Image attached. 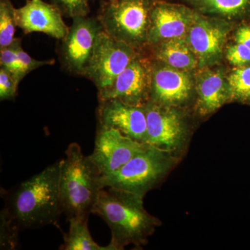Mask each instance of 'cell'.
I'll use <instances>...</instances> for the list:
<instances>
[{
    "label": "cell",
    "mask_w": 250,
    "mask_h": 250,
    "mask_svg": "<svg viewBox=\"0 0 250 250\" xmlns=\"http://www.w3.org/2000/svg\"><path fill=\"white\" fill-rule=\"evenodd\" d=\"M60 161L22 182L12 192L6 208L20 229L54 225L62 214Z\"/></svg>",
    "instance_id": "cell-1"
},
{
    "label": "cell",
    "mask_w": 250,
    "mask_h": 250,
    "mask_svg": "<svg viewBox=\"0 0 250 250\" xmlns=\"http://www.w3.org/2000/svg\"><path fill=\"white\" fill-rule=\"evenodd\" d=\"M102 189L92 213L103 218L111 231L110 245L114 250L129 244H145L159 220L146 211L143 197L113 187Z\"/></svg>",
    "instance_id": "cell-2"
},
{
    "label": "cell",
    "mask_w": 250,
    "mask_h": 250,
    "mask_svg": "<svg viewBox=\"0 0 250 250\" xmlns=\"http://www.w3.org/2000/svg\"><path fill=\"white\" fill-rule=\"evenodd\" d=\"M60 161V194L62 213L67 220L88 218L104 187L97 166L82 153L80 145L72 143Z\"/></svg>",
    "instance_id": "cell-3"
},
{
    "label": "cell",
    "mask_w": 250,
    "mask_h": 250,
    "mask_svg": "<svg viewBox=\"0 0 250 250\" xmlns=\"http://www.w3.org/2000/svg\"><path fill=\"white\" fill-rule=\"evenodd\" d=\"M159 0H115L104 5L98 16L103 30L136 49L148 45L153 6Z\"/></svg>",
    "instance_id": "cell-4"
},
{
    "label": "cell",
    "mask_w": 250,
    "mask_h": 250,
    "mask_svg": "<svg viewBox=\"0 0 250 250\" xmlns=\"http://www.w3.org/2000/svg\"><path fill=\"white\" fill-rule=\"evenodd\" d=\"M169 152L148 146L119 170L102 177L104 187L116 188L143 197L170 169Z\"/></svg>",
    "instance_id": "cell-5"
},
{
    "label": "cell",
    "mask_w": 250,
    "mask_h": 250,
    "mask_svg": "<svg viewBox=\"0 0 250 250\" xmlns=\"http://www.w3.org/2000/svg\"><path fill=\"white\" fill-rule=\"evenodd\" d=\"M139 53L127 44L103 31L84 77L92 81L98 92L106 89Z\"/></svg>",
    "instance_id": "cell-6"
},
{
    "label": "cell",
    "mask_w": 250,
    "mask_h": 250,
    "mask_svg": "<svg viewBox=\"0 0 250 250\" xmlns=\"http://www.w3.org/2000/svg\"><path fill=\"white\" fill-rule=\"evenodd\" d=\"M103 31L98 18L77 16L72 18L67 36L62 41L60 57L64 68L84 77L99 36Z\"/></svg>",
    "instance_id": "cell-7"
},
{
    "label": "cell",
    "mask_w": 250,
    "mask_h": 250,
    "mask_svg": "<svg viewBox=\"0 0 250 250\" xmlns=\"http://www.w3.org/2000/svg\"><path fill=\"white\" fill-rule=\"evenodd\" d=\"M232 25L223 18H211L197 12L186 36L198 61V67L215 65L223 57L224 45Z\"/></svg>",
    "instance_id": "cell-8"
},
{
    "label": "cell",
    "mask_w": 250,
    "mask_h": 250,
    "mask_svg": "<svg viewBox=\"0 0 250 250\" xmlns=\"http://www.w3.org/2000/svg\"><path fill=\"white\" fill-rule=\"evenodd\" d=\"M148 146L113 128L98 126L95 148L89 156L104 177L119 170Z\"/></svg>",
    "instance_id": "cell-9"
},
{
    "label": "cell",
    "mask_w": 250,
    "mask_h": 250,
    "mask_svg": "<svg viewBox=\"0 0 250 250\" xmlns=\"http://www.w3.org/2000/svg\"><path fill=\"white\" fill-rule=\"evenodd\" d=\"M151 64L138 54L106 89L98 92L99 102L118 99L123 103L144 106L150 95Z\"/></svg>",
    "instance_id": "cell-10"
},
{
    "label": "cell",
    "mask_w": 250,
    "mask_h": 250,
    "mask_svg": "<svg viewBox=\"0 0 250 250\" xmlns=\"http://www.w3.org/2000/svg\"><path fill=\"white\" fill-rule=\"evenodd\" d=\"M197 14L186 5L157 1L151 11L148 45L186 38Z\"/></svg>",
    "instance_id": "cell-11"
},
{
    "label": "cell",
    "mask_w": 250,
    "mask_h": 250,
    "mask_svg": "<svg viewBox=\"0 0 250 250\" xmlns=\"http://www.w3.org/2000/svg\"><path fill=\"white\" fill-rule=\"evenodd\" d=\"M149 146L170 152L183 142L186 129L178 112L165 105L149 102L144 106Z\"/></svg>",
    "instance_id": "cell-12"
},
{
    "label": "cell",
    "mask_w": 250,
    "mask_h": 250,
    "mask_svg": "<svg viewBox=\"0 0 250 250\" xmlns=\"http://www.w3.org/2000/svg\"><path fill=\"white\" fill-rule=\"evenodd\" d=\"M99 104L98 126L113 128L138 142L146 143L147 119L144 106H134L118 99Z\"/></svg>",
    "instance_id": "cell-13"
},
{
    "label": "cell",
    "mask_w": 250,
    "mask_h": 250,
    "mask_svg": "<svg viewBox=\"0 0 250 250\" xmlns=\"http://www.w3.org/2000/svg\"><path fill=\"white\" fill-rule=\"evenodd\" d=\"M15 15L17 27L25 34L43 33L62 41L68 32L69 27L64 22L62 13L52 3L29 0L22 7L16 9Z\"/></svg>",
    "instance_id": "cell-14"
},
{
    "label": "cell",
    "mask_w": 250,
    "mask_h": 250,
    "mask_svg": "<svg viewBox=\"0 0 250 250\" xmlns=\"http://www.w3.org/2000/svg\"><path fill=\"white\" fill-rule=\"evenodd\" d=\"M149 101L172 106L187 101L191 93L192 82L188 71L166 65H151Z\"/></svg>",
    "instance_id": "cell-15"
},
{
    "label": "cell",
    "mask_w": 250,
    "mask_h": 250,
    "mask_svg": "<svg viewBox=\"0 0 250 250\" xmlns=\"http://www.w3.org/2000/svg\"><path fill=\"white\" fill-rule=\"evenodd\" d=\"M197 108L202 116L210 114L230 98L228 80L221 70L205 69L196 77Z\"/></svg>",
    "instance_id": "cell-16"
},
{
    "label": "cell",
    "mask_w": 250,
    "mask_h": 250,
    "mask_svg": "<svg viewBox=\"0 0 250 250\" xmlns=\"http://www.w3.org/2000/svg\"><path fill=\"white\" fill-rule=\"evenodd\" d=\"M153 46H155L154 55L158 62L188 72L198 67L196 56L186 38L164 41Z\"/></svg>",
    "instance_id": "cell-17"
},
{
    "label": "cell",
    "mask_w": 250,
    "mask_h": 250,
    "mask_svg": "<svg viewBox=\"0 0 250 250\" xmlns=\"http://www.w3.org/2000/svg\"><path fill=\"white\" fill-rule=\"evenodd\" d=\"M200 14L232 19L250 14V0H181Z\"/></svg>",
    "instance_id": "cell-18"
},
{
    "label": "cell",
    "mask_w": 250,
    "mask_h": 250,
    "mask_svg": "<svg viewBox=\"0 0 250 250\" xmlns=\"http://www.w3.org/2000/svg\"><path fill=\"white\" fill-rule=\"evenodd\" d=\"M88 218H73L69 220L70 229L64 233V243L59 250H114L111 245L100 246L95 243L88 228Z\"/></svg>",
    "instance_id": "cell-19"
},
{
    "label": "cell",
    "mask_w": 250,
    "mask_h": 250,
    "mask_svg": "<svg viewBox=\"0 0 250 250\" xmlns=\"http://www.w3.org/2000/svg\"><path fill=\"white\" fill-rule=\"evenodd\" d=\"M16 9L10 0H0V49L14 42L16 23Z\"/></svg>",
    "instance_id": "cell-20"
},
{
    "label": "cell",
    "mask_w": 250,
    "mask_h": 250,
    "mask_svg": "<svg viewBox=\"0 0 250 250\" xmlns=\"http://www.w3.org/2000/svg\"><path fill=\"white\" fill-rule=\"evenodd\" d=\"M230 98L250 101V67L234 69L228 77Z\"/></svg>",
    "instance_id": "cell-21"
},
{
    "label": "cell",
    "mask_w": 250,
    "mask_h": 250,
    "mask_svg": "<svg viewBox=\"0 0 250 250\" xmlns=\"http://www.w3.org/2000/svg\"><path fill=\"white\" fill-rule=\"evenodd\" d=\"M0 247L1 249L14 250L18 244L20 229L15 224L7 208L5 207L0 214Z\"/></svg>",
    "instance_id": "cell-22"
},
{
    "label": "cell",
    "mask_w": 250,
    "mask_h": 250,
    "mask_svg": "<svg viewBox=\"0 0 250 250\" xmlns=\"http://www.w3.org/2000/svg\"><path fill=\"white\" fill-rule=\"evenodd\" d=\"M18 67L16 80L21 82L24 77L27 76L29 72L44 65H53L54 60L39 61L32 58L23 50L22 45H20L18 49Z\"/></svg>",
    "instance_id": "cell-23"
},
{
    "label": "cell",
    "mask_w": 250,
    "mask_h": 250,
    "mask_svg": "<svg viewBox=\"0 0 250 250\" xmlns=\"http://www.w3.org/2000/svg\"><path fill=\"white\" fill-rule=\"evenodd\" d=\"M62 13V16L73 18L87 16L89 14V0H50Z\"/></svg>",
    "instance_id": "cell-24"
},
{
    "label": "cell",
    "mask_w": 250,
    "mask_h": 250,
    "mask_svg": "<svg viewBox=\"0 0 250 250\" xmlns=\"http://www.w3.org/2000/svg\"><path fill=\"white\" fill-rule=\"evenodd\" d=\"M21 45V39H15L11 45L0 49V67L11 72L16 79L18 67V49Z\"/></svg>",
    "instance_id": "cell-25"
},
{
    "label": "cell",
    "mask_w": 250,
    "mask_h": 250,
    "mask_svg": "<svg viewBox=\"0 0 250 250\" xmlns=\"http://www.w3.org/2000/svg\"><path fill=\"white\" fill-rule=\"evenodd\" d=\"M19 83L11 72L0 67V100L1 102L14 100Z\"/></svg>",
    "instance_id": "cell-26"
},
{
    "label": "cell",
    "mask_w": 250,
    "mask_h": 250,
    "mask_svg": "<svg viewBox=\"0 0 250 250\" xmlns=\"http://www.w3.org/2000/svg\"><path fill=\"white\" fill-rule=\"evenodd\" d=\"M227 59L231 65L243 67L250 62V49L237 42L229 46L226 52Z\"/></svg>",
    "instance_id": "cell-27"
},
{
    "label": "cell",
    "mask_w": 250,
    "mask_h": 250,
    "mask_svg": "<svg viewBox=\"0 0 250 250\" xmlns=\"http://www.w3.org/2000/svg\"><path fill=\"white\" fill-rule=\"evenodd\" d=\"M236 41L250 49V27L243 26L240 27L236 34Z\"/></svg>",
    "instance_id": "cell-28"
},
{
    "label": "cell",
    "mask_w": 250,
    "mask_h": 250,
    "mask_svg": "<svg viewBox=\"0 0 250 250\" xmlns=\"http://www.w3.org/2000/svg\"><path fill=\"white\" fill-rule=\"evenodd\" d=\"M108 1H115V0H108Z\"/></svg>",
    "instance_id": "cell-29"
}]
</instances>
